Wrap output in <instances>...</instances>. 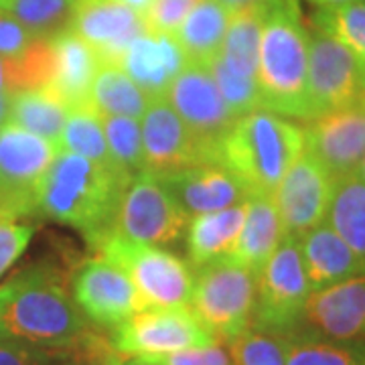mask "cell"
Instances as JSON below:
<instances>
[{
	"instance_id": "obj_1",
	"label": "cell",
	"mask_w": 365,
	"mask_h": 365,
	"mask_svg": "<svg viewBox=\"0 0 365 365\" xmlns=\"http://www.w3.org/2000/svg\"><path fill=\"white\" fill-rule=\"evenodd\" d=\"M88 321L53 266H31L0 284V335L45 349H63L81 337Z\"/></svg>"
},
{
	"instance_id": "obj_2",
	"label": "cell",
	"mask_w": 365,
	"mask_h": 365,
	"mask_svg": "<svg viewBox=\"0 0 365 365\" xmlns=\"http://www.w3.org/2000/svg\"><path fill=\"white\" fill-rule=\"evenodd\" d=\"M128 182L88 158L59 150L37 189V211L71 225L96 248L112 234L118 201Z\"/></svg>"
},
{
	"instance_id": "obj_3",
	"label": "cell",
	"mask_w": 365,
	"mask_h": 365,
	"mask_svg": "<svg viewBox=\"0 0 365 365\" xmlns=\"http://www.w3.org/2000/svg\"><path fill=\"white\" fill-rule=\"evenodd\" d=\"M309 39L297 0H268L258 53L260 108L309 122Z\"/></svg>"
},
{
	"instance_id": "obj_4",
	"label": "cell",
	"mask_w": 365,
	"mask_h": 365,
	"mask_svg": "<svg viewBox=\"0 0 365 365\" xmlns=\"http://www.w3.org/2000/svg\"><path fill=\"white\" fill-rule=\"evenodd\" d=\"M302 150V126L258 108L235 120L217 148V163L234 173L250 193H274Z\"/></svg>"
},
{
	"instance_id": "obj_5",
	"label": "cell",
	"mask_w": 365,
	"mask_h": 365,
	"mask_svg": "<svg viewBox=\"0 0 365 365\" xmlns=\"http://www.w3.org/2000/svg\"><path fill=\"white\" fill-rule=\"evenodd\" d=\"M100 258L118 266L130 278L144 309L189 307L193 280L191 264L169 250L138 244L118 234H108L96 246Z\"/></svg>"
},
{
	"instance_id": "obj_6",
	"label": "cell",
	"mask_w": 365,
	"mask_h": 365,
	"mask_svg": "<svg viewBox=\"0 0 365 365\" xmlns=\"http://www.w3.org/2000/svg\"><path fill=\"white\" fill-rule=\"evenodd\" d=\"M258 274L232 260L197 268L191 311L217 341H230L252 327Z\"/></svg>"
},
{
	"instance_id": "obj_7",
	"label": "cell",
	"mask_w": 365,
	"mask_h": 365,
	"mask_svg": "<svg viewBox=\"0 0 365 365\" xmlns=\"http://www.w3.org/2000/svg\"><path fill=\"white\" fill-rule=\"evenodd\" d=\"M309 294L299 237H282L258 272L252 327L292 335Z\"/></svg>"
},
{
	"instance_id": "obj_8",
	"label": "cell",
	"mask_w": 365,
	"mask_h": 365,
	"mask_svg": "<svg viewBox=\"0 0 365 365\" xmlns=\"http://www.w3.org/2000/svg\"><path fill=\"white\" fill-rule=\"evenodd\" d=\"M189 220L158 177L140 173L120 195L112 232L138 244L165 248L181 240Z\"/></svg>"
},
{
	"instance_id": "obj_9",
	"label": "cell",
	"mask_w": 365,
	"mask_h": 365,
	"mask_svg": "<svg viewBox=\"0 0 365 365\" xmlns=\"http://www.w3.org/2000/svg\"><path fill=\"white\" fill-rule=\"evenodd\" d=\"M59 150V144L11 122L0 128V215L37 213V189Z\"/></svg>"
},
{
	"instance_id": "obj_10",
	"label": "cell",
	"mask_w": 365,
	"mask_h": 365,
	"mask_svg": "<svg viewBox=\"0 0 365 365\" xmlns=\"http://www.w3.org/2000/svg\"><path fill=\"white\" fill-rule=\"evenodd\" d=\"M307 93L309 120L365 104V61L314 29L309 39Z\"/></svg>"
},
{
	"instance_id": "obj_11",
	"label": "cell",
	"mask_w": 365,
	"mask_h": 365,
	"mask_svg": "<svg viewBox=\"0 0 365 365\" xmlns=\"http://www.w3.org/2000/svg\"><path fill=\"white\" fill-rule=\"evenodd\" d=\"M110 341L124 357H160L215 343L195 313L181 309H143L112 329Z\"/></svg>"
},
{
	"instance_id": "obj_12",
	"label": "cell",
	"mask_w": 365,
	"mask_h": 365,
	"mask_svg": "<svg viewBox=\"0 0 365 365\" xmlns=\"http://www.w3.org/2000/svg\"><path fill=\"white\" fill-rule=\"evenodd\" d=\"M165 100L201 144L211 163H217V148L237 118L223 102L207 66L189 63L173 81Z\"/></svg>"
},
{
	"instance_id": "obj_13",
	"label": "cell",
	"mask_w": 365,
	"mask_h": 365,
	"mask_svg": "<svg viewBox=\"0 0 365 365\" xmlns=\"http://www.w3.org/2000/svg\"><path fill=\"white\" fill-rule=\"evenodd\" d=\"M292 335L365 343V272L311 290Z\"/></svg>"
},
{
	"instance_id": "obj_14",
	"label": "cell",
	"mask_w": 365,
	"mask_h": 365,
	"mask_svg": "<svg viewBox=\"0 0 365 365\" xmlns=\"http://www.w3.org/2000/svg\"><path fill=\"white\" fill-rule=\"evenodd\" d=\"M71 299L91 325L116 329L144 304L130 278L104 258L83 262L71 280Z\"/></svg>"
},
{
	"instance_id": "obj_15",
	"label": "cell",
	"mask_w": 365,
	"mask_h": 365,
	"mask_svg": "<svg viewBox=\"0 0 365 365\" xmlns=\"http://www.w3.org/2000/svg\"><path fill=\"white\" fill-rule=\"evenodd\" d=\"M333 177L304 150L274 189L284 237H300L325 222Z\"/></svg>"
},
{
	"instance_id": "obj_16",
	"label": "cell",
	"mask_w": 365,
	"mask_h": 365,
	"mask_svg": "<svg viewBox=\"0 0 365 365\" xmlns=\"http://www.w3.org/2000/svg\"><path fill=\"white\" fill-rule=\"evenodd\" d=\"M144 173L167 177L201 163H211L201 144L165 98L150 100L140 118Z\"/></svg>"
},
{
	"instance_id": "obj_17",
	"label": "cell",
	"mask_w": 365,
	"mask_h": 365,
	"mask_svg": "<svg viewBox=\"0 0 365 365\" xmlns=\"http://www.w3.org/2000/svg\"><path fill=\"white\" fill-rule=\"evenodd\" d=\"M302 132L304 153L333 179L355 173L365 155V104L313 118Z\"/></svg>"
},
{
	"instance_id": "obj_18",
	"label": "cell",
	"mask_w": 365,
	"mask_h": 365,
	"mask_svg": "<svg viewBox=\"0 0 365 365\" xmlns=\"http://www.w3.org/2000/svg\"><path fill=\"white\" fill-rule=\"evenodd\" d=\"M69 29L98 53L102 63H120L146 25L143 13L120 0H78Z\"/></svg>"
},
{
	"instance_id": "obj_19",
	"label": "cell",
	"mask_w": 365,
	"mask_h": 365,
	"mask_svg": "<svg viewBox=\"0 0 365 365\" xmlns=\"http://www.w3.org/2000/svg\"><path fill=\"white\" fill-rule=\"evenodd\" d=\"M160 182L189 217L234 207L250 197L248 187L220 163H201L160 177Z\"/></svg>"
},
{
	"instance_id": "obj_20",
	"label": "cell",
	"mask_w": 365,
	"mask_h": 365,
	"mask_svg": "<svg viewBox=\"0 0 365 365\" xmlns=\"http://www.w3.org/2000/svg\"><path fill=\"white\" fill-rule=\"evenodd\" d=\"M189 63L175 35L146 29L132 41L118 66L150 100H158L167 96L173 81Z\"/></svg>"
},
{
	"instance_id": "obj_21",
	"label": "cell",
	"mask_w": 365,
	"mask_h": 365,
	"mask_svg": "<svg viewBox=\"0 0 365 365\" xmlns=\"http://www.w3.org/2000/svg\"><path fill=\"white\" fill-rule=\"evenodd\" d=\"M51 78L49 90L71 110L90 106V91L102 66L98 53L69 26L49 37Z\"/></svg>"
},
{
	"instance_id": "obj_22",
	"label": "cell",
	"mask_w": 365,
	"mask_h": 365,
	"mask_svg": "<svg viewBox=\"0 0 365 365\" xmlns=\"http://www.w3.org/2000/svg\"><path fill=\"white\" fill-rule=\"evenodd\" d=\"M299 244L311 290L331 287L365 272L359 258L329 223L323 222L300 235Z\"/></svg>"
},
{
	"instance_id": "obj_23",
	"label": "cell",
	"mask_w": 365,
	"mask_h": 365,
	"mask_svg": "<svg viewBox=\"0 0 365 365\" xmlns=\"http://www.w3.org/2000/svg\"><path fill=\"white\" fill-rule=\"evenodd\" d=\"M282 223L272 193H250L246 199V217L235 248L225 260L246 266L258 274L272 252L282 242Z\"/></svg>"
},
{
	"instance_id": "obj_24",
	"label": "cell",
	"mask_w": 365,
	"mask_h": 365,
	"mask_svg": "<svg viewBox=\"0 0 365 365\" xmlns=\"http://www.w3.org/2000/svg\"><path fill=\"white\" fill-rule=\"evenodd\" d=\"M246 217V201L234 207L193 215L185 232L187 258L193 268L225 260L240 237Z\"/></svg>"
},
{
	"instance_id": "obj_25",
	"label": "cell",
	"mask_w": 365,
	"mask_h": 365,
	"mask_svg": "<svg viewBox=\"0 0 365 365\" xmlns=\"http://www.w3.org/2000/svg\"><path fill=\"white\" fill-rule=\"evenodd\" d=\"M232 13L217 0H199L173 33L191 63L209 66L222 49Z\"/></svg>"
},
{
	"instance_id": "obj_26",
	"label": "cell",
	"mask_w": 365,
	"mask_h": 365,
	"mask_svg": "<svg viewBox=\"0 0 365 365\" xmlns=\"http://www.w3.org/2000/svg\"><path fill=\"white\" fill-rule=\"evenodd\" d=\"M325 223L353 250L365 268V181L355 173L335 177Z\"/></svg>"
},
{
	"instance_id": "obj_27",
	"label": "cell",
	"mask_w": 365,
	"mask_h": 365,
	"mask_svg": "<svg viewBox=\"0 0 365 365\" xmlns=\"http://www.w3.org/2000/svg\"><path fill=\"white\" fill-rule=\"evenodd\" d=\"M264 14H266V2L232 13L222 49L217 53L223 63L242 78L256 79L258 76V53H260Z\"/></svg>"
},
{
	"instance_id": "obj_28",
	"label": "cell",
	"mask_w": 365,
	"mask_h": 365,
	"mask_svg": "<svg viewBox=\"0 0 365 365\" xmlns=\"http://www.w3.org/2000/svg\"><path fill=\"white\" fill-rule=\"evenodd\" d=\"M150 104L128 73L118 63H102L90 91V108L100 116H128L140 120Z\"/></svg>"
},
{
	"instance_id": "obj_29",
	"label": "cell",
	"mask_w": 365,
	"mask_h": 365,
	"mask_svg": "<svg viewBox=\"0 0 365 365\" xmlns=\"http://www.w3.org/2000/svg\"><path fill=\"white\" fill-rule=\"evenodd\" d=\"M67 114L69 108L49 88L23 90L11 96L9 122L55 144H59Z\"/></svg>"
},
{
	"instance_id": "obj_30",
	"label": "cell",
	"mask_w": 365,
	"mask_h": 365,
	"mask_svg": "<svg viewBox=\"0 0 365 365\" xmlns=\"http://www.w3.org/2000/svg\"><path fill=\"white\" fill-rule=\"evenodd\" d=\"M59 148L88 158L91 163H96L98 167H104V169L120 175L114 169V163H112L108 144H106L102 116L96 110H91L90 106H81V108H71L69 110L66 126H63V132H61V138H59Z\"/></svg>"
},
{
	"instance_id": "obj_31",
	"label": "cell",
	"mask_w": 365,
	"mask_h": 365,
	"mask_svg": "<svg viewBox=\"0 0 365 365\" xmlns=\"http://www.w3.org/2000/svg\"><path fill=\"white\" fill-rule=\"evenodd\" d=\"M102 126L114 169L126 181L144 173L140 120L128 116H102Z\"/></svg>"
},
{
	"instance_id": "obj_32",
	"label": "cell",
	"mask_w": 365,
	"mask_h": 365,
	"mask_svg": "<svg viewBox=\"0 0 365 365\" xmlns=\"http://www.w3.org/2000/svg\"><path fill=\"white\" fill-rule=\"evenodd\" d=\"M78 0H0V11L11 14L39 37H51L69 26Z\"/></svg>"
},
{
	"instance_id": "obj_33",
	"label": "cell",
	"mask_w": 365,
	"mask_h": 365,
	"mask_svg": "<svg viewBox=\"0 0 365 365\" xmlns=\"http://www.w3.org/2000/svg\"><path fill=\"white\" fill-rule=\"evenodd\" d=\"M287 365H365V343L290 335Z\"/></svg>"
},
{
	"instance_id": "obj_34",
	"label": "cell",
	"mask_w": 365,
	"mask_h": 365,
	"mask_svg": "<svg viewBox=\"0 0 365 365\" xmlns=\"http://www.w3.org/2000/svg\"><path fill=\"white\" fill-rule=\"evenodd\" d=\"M290 335L250 327L225 341L232 365H287Z\"/></svg>"
},
{
	"instance_id": "obj_35",
	"label": "cell",
	"mask_w": 365,
	"mask_h": 365,
	"mask_svg": "<svg viewBox=\"0 0 365 365\" xmlns=\"http://www.w3.org/2000/svg\"><path fill=\"white\" fill-rule=\"evenodd\" d=\"M313 26L325 33L365 61V0L319 9L313 14Z\"/></svg>"
},
{
	"instance_id": "obj_36",
	"label": "cell",
	"mask_w": 365,
	"mask_h": 365,
	"mask_svg": "<svg viewBox=\"0 0 365 365\" xmlns=\"http://www.w3.org/2000/svg\"><path fill=\"white\" fill-rule=\"evenodd\" d=\"M207 69L213 81H215V86H217V90L222 93L223 102L234 112L235 118L246 116V114L260 108V93H258V81L256 79L242 78V76L234 73L217 55L211 59Z\"/></svg>"
},
{
	"instance_id": "obj_37",
	"label": "cell",
	"mask_w": 365,
	"mask_h": 365,
	"mask_svg": "<svg viewBox=\"0 0 365 365\" xmlns=\"http://www.w3.org/2000/svg\"><path fill=\"white\" fill-rule=\"evenodd\" d=\"M63 365H122L126 359L114 349L110 337L91 331L90 327L81 333L78 341H73L69 347H63Z\"/></svg>"
},
{
	"instance_id": "obj_38",
	"label": "cell",
	"mask_w": 365,
	"mask_h": 365,
	"mask_svg": "<svg viewBox=\"0 0 365 365\" xmlns=\"http://www.w3.org/2000/svg\"><path fill=\"white\" fill-rule=\"evenodd\" d=\"M35 230L37 227L33 223L16 222L14 217L0 215V278L25 254Z\"/></svg>"
},
{
	"instance_id": "obj_39",
	"label": "cell",
	"mask_w": 365,
	"mask_h": 365,
	"mask_svg": "<svg viewBox=\"0 0 365 365\" xmlns=\"http://www.w3.org/2000/svg\"><path fill=\"white\" fill-rule=\"evenodd\" d=\"M63 349H45L0 335V365H63Z\"/></svg>"
},
{
	"instance_id": "obj_40",
	"label": "cell",
	"mask_w": 365,
	"mask_h": 365,
	"mask_svg": "<svg viewBox=\"0 0 365 365\" xmlns=\"http://www.w3.org/2000/svg\"><path fill=\"white\" fill-rule=\"evenodd\" d=\"M197 2L199 0H153L143 13L144 25L158 33L173 35Z\"/></svg>"
},
{
	"instance_id": "obj_41",
	"label": "cell",
	"mask_w": 365,
	"mask_h": 365,
	"mask_svg": "<svg viewBox=\"0 0 365 365\" xmlns=\"http://www.w3.org/2000/svg\"><path fill=\"white\" fill-rule=\"evenodd\" d=\"M143 359H148L153 365H232L230 351L222 341L201 347H189L160 357H143Z\"/></svg>"
},
{
	"instance_id": "obj_42",
	"label": "cell",
	"mask_w": 365,
	"mask_h": 365,
	"mask_svg": "<svg viewBox=\"0 0 365 365\" xmlns=\"http://www.w3.org/2000/svg\"><path fill=\"white\" fill-rule=\"evenodd\" d=\"M39 39H45V37L31 33L11 14L0 11V55L2 57L16 59V57L25 55Z\"/></svg>"
},
{
	"instance_id": "obj_43",
	"label": "cell",
	"mask_w": 365,
	"mask_h": 365,
	"mask_svg": "<svg viewBox=\"0 0 365 365\" xmlns=\"http://www.w3.org/2000/svg\"><path fill=\"white\" fill-rule=\"evenodd\" d=\"M16 91H23V76L19 57H2L0 55V96H13Z\"/></svg>"
},
{
	"instance_id": "obj_44",
	"label": "cell",
	"mask_w": 365,
	"mask_h": 365,
	"mask_svg": "<svg viewBox=\"0 0 365 365\" xmlns=\"http://www.w3.org/2000/svg\"><path fill=\"white\" fill-rule=\"evenodd\" d=\"M217 2H222L230 13H237V11H244V9L256 6V4L268 2V0H217Z\"/></svg>"
},
{
	"instance_id": "obj_45",
	"label": "cell",
	"mask_w": 365,
	"mask_h": 365,
	"mask_svg": "<svg viewBox=\"0 0 365 365\" xmlns=\"http://www.w3.org/2000/svg\"><path fill=\"white\" fill-rule=\"evenodd\" d=\"M9 110H11V96H0V128L9 122Z\"/></svg>"
},
{
	"instance_id": "obj_46",
	"label": "cell",
	"mask_w": 365,
	"mask_h": 365,
	"mask_svg": "<svg viewBox=\"0 0 365 365\" xmlns=\"http://www.w3.org/2000/svg\"><path fill=\"white\" fill-rule=\"evenodd\" d=\"M311 4H317L319 9H333L341 4H351V2H361V0H309Z\"/></svg>"
},
{
	"instance_id": "obj_47",
	"label": "cell",
	"mask_w": 365,
	"mask_h": 365,
	"mask_svg": "<svg viewBox=\"0 0 365 365\" xmlns=\"http://www.w3.org/2000/svg\"><path fill=\"white\" fill-rule=\"evenodd\" d=\"M120 2L128 4V6H132L134 11H138V13H144V11L148 9V4H150L153 0H120Z\"/></svg>"
},
{
	"instance_id": "obj_48",
	"label": "cell",
	"mask_w": 365,
	"mask_h": 365,
	"mask_svg": "<svg viewBox=\"0 0 365 365\" xmlns=\"http://www.w3.org/2000/svg\"><path fill=\"white\" fill-rule=\"evenodd\" d=\"M122 365H153L148 359H143V357H126Z\"/></svg>"
},
{
	"instance_id": "obj_49",
	"label": "cell",
	"mask_w": 365,
	"mask_h": 365,
	"mask_svg": "<svg viewBox=\"0 0 365 365\" xmlns=\"http://www.w3.org/2000/svg\"><path fill=\"white\" fill-rule=\"evenodd\" d=\"M355 175H357V177H361V179L365 181V155H364V158H361V163L357 165V169H355Z\"/></svg>"
}]
</instances>
